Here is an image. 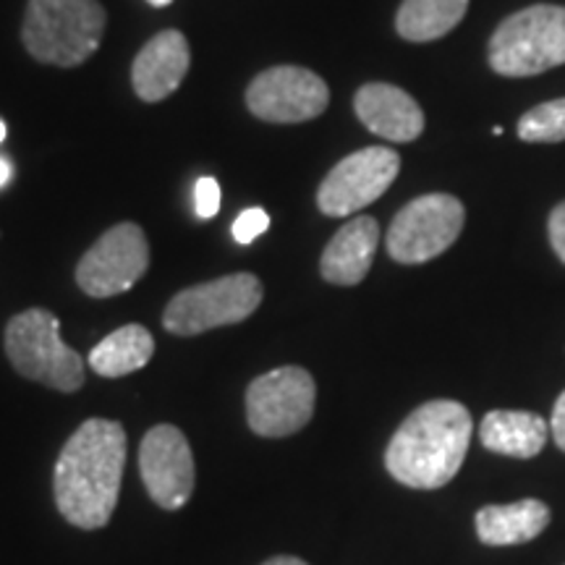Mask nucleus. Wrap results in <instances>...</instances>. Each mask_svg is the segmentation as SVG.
I'll return each mask as SVG.
<instances>
[{"mask_svg": "<svg viewBox=\"0 0 565 565\" xmlns=\"http://www.w3.org/2000/svg\"><path fill=\"white\" fill-rule=\"evenodd\" d=\"M126 463V433L118 422L92 416L63 445L53 471L55 505L68 524L103 529L116 511Z\"/></svg>", "mask_w": 565, "mask_h": 565, "instance_id": "f257e3e1", "label": "nucleus"}, {"mask_svg": "<svg viewBox=\"0 0 565 565\" xmlns=\"http://www.w3.org/2000/svg\"><path fill=\"white\" fill-rule=\"evenodd\" d=\"M475 419L458 401L422 404L401 424L385 450V466L395 482L414 490H437L461 471L469 454Z\"/></svg>", "mask_w": 565, "mask_h": 565, "instance_id": "f03ea898", "label": "nucleus"}, {"mask_svg": "<svg viewBox=\"0 0 565 565\" xmlns=\"http://www.w3.org/2000/svg\"><path fill=\"white\" fill-rule=\"evenodd\" d=\"M108 13L97 0H30L21 42L34 61L76 68L97 53Z\"/></svg>", "mask_w": 565, "mask_h": 565, "instance_id": "7ed1b4c3", "label": "nucleus"}, {"mask_svg": "<svg viewBox=\"0 0 565 565\" xmlns=\"http://www.w3.org/2000/svg\"><path fill=\"white\" fill-rule=\"evenodd\" d=\"M6 356L21 377L61 393L84 385V359L63 343L58 317L47 309H26L6 324Z\"/></svg>", "mask_w": 565, "mask_h": 565, "instance_id": "20e7f679", "label": "nucleus"}, {"mask_svg": "<svg viewBox=\"0 0 565 565\" xmlns=\"http://www.w3.org/2000/svg\"><path fill=\"white\" fill-rule=\"evenodd\" d=\"M563 63V6H529L508 17L490 40V66L500 76H534Z\"/></svg>", "mask_w": 565, "mask_h": 565, "instance_id": "39448f33", "label": "nucleus"}, {"mask_svg": "<svg viewBox=\"0 0 565 565\" xmlns=\"http://www.w3.org/2000/svg\"><path fill=\"white\" fill-rule=\"evenodd\" d=\"M263 280L252 273H233L200 286L183 288L168 301L162 324L173 335H202L207 330L238 324L263 303Z\"/></svg>", "mask_w": 565, "mask_h": 565, "instance_id": "423d86ee", "label": "nucleus"}, {"mask_svg": "<svg viewBox=\"0 0 565 565\" xmlns=\"http://www.w3.org/2000/svg\"><path fill=\"white\" fill-rule=\"evenodd\" d=\"M466 223L461 200L450 194H424L408 202L387 228V254L401 265H422L456 244Z\"/></svg>", "mask_w": 565, "mask_h": 565, "instance_id": "0eeeda50", "label": "nucleus"}, {"mask_svg": "<svg viewBox=\"0 0 565 565\" xmlns=\"http://www.w3.org/2000/svg\"><path fill=\"white\" fill-rule=\"evenodd\" d=\"M317 385L301 366H280L257 377L246 391V422L259 437H288L315 416Z\"/></svg>", "mask_w": 565, "mask_h": 565, "instance_id": "6e6552de", "label": "nucleus"}, {"mask_svg": "<svg viewBox=\"0 0 565 565\" xmlns=\"http://www.w3.org/2000/svg\"><path fill=\"white\" fill-rule=\"evenodd\" d=\"M150 267V244L137 223L113 225L76 265V282L92 299L131 291Z\"/></svg>", "mask_w": 565, "mask_h": 565, "instance_id": "1a4fd4ad", "label": "nucleus"}, {"mask_svg": "<svg viewBox=\"0 0 565 565\" xmlns=\"http://www.w3.org/2000/svg\"><path fill=\"white\" fill-rule=\"evenodd\" d=\"M401 154L391 147H366L343 158L324 175L317 207L328 217H349L380 200L398 179Z\"/></svg>", "mask_w": 565, "mask_h": 565, "instance_id": "9d476101", "label": "nucleus"}, {"mask_svg": "<svg viewBox=\"0 0 565 565\" xmlns=\"http://www.w3.org/2000/svg\"><path fill=\"white\" fill-rule=\"evenodd\" d=\"M328 82L303 66H273L246 89V108L267 124H303L328 110Z\"/></svg>", "mask_w": 565, "mask_h": 565, "instance_id": "9b49d317", "label": "nucleus"}, {"mask_svg": "<svg viewBox=\"0 0 565 565\" xmlns=\"http://www.w3.org/2000/svg\"><path fill=\"white\" fill-rule=\"evenodd\" d=\"M141 482L162 511H179L194 492L196 469L186 435L173 424H158L139 448Z\"/></svg>", "mask_w": 565, "mask_h": 565, "instance_id": "f8f14e48", "label": "nucleus"}, {"mask_svg": "<svg viewBox=\"0 0 565 565\" xmlns=\"http://www.w3.org/2000/svg\"><path fill=\"white\" fill-rule=\"evenodd\" d=\"M192 66V51L179 30H166L141 47L131 66V84L139 100L160 103L171 97Z\"/></svg>", "mask_w": 565, "mask_h": 565, "instance_id": "ddd939ff", "label": "nucleus"}, {"mask_svg": "<svg viewBox=\"0 0 565 565\" xmlns=\"http://www.w3.org/2000/svg\"><path fill=\"white\" fill-rule=\"evenodd\" d=\"M359 121L387 141H414L424 131V113L406 89L395 84H364L353 97Z\"/></svg>", "mask_w": 565, "mask_h": 565, "instance_id": "4468645a", "label": "nucleus"}, {"mask_svg": "<svg viewBox=\"0 0 565 565\" xmlns=\"http://www.w3.org/2000/svg\"><path fill=\"white\" fill-rule=\"evenodd\" d=\"M380 244V223L359 215L330 238L320 259V275L333 286H356L370 273Z\"/></svg>", "mask_w": 565, "mask_h": 565, "instance_id": "2eb2a0df", "label": "nucleus"}, {"mask_svg": "<svg viewBox=\"0 0 565 565\" xmlns=\"http://www.w3.org/2000/svg\"><path fill=\"white\" fill-rule=\"evenodd\" d=\"M479 437H482V445L492 454L508 458H534L545 450L550 422L532 412L498 408V412H490L482 419Z\"/></svg>", "mask_w": 565, "mask_h": 565, "instance_id": "dca6fc26", "label": "nucleus"}, {"mask_svg": "<svg viewBox=\"0 0 565 565\" xmlns=\"http://www.w3.org/2000/svg\"><path fill=\"white\" fill-rule=\"evenodd\" d=\"M550 524V508L526 498L508 505H487L477 513V534L490 547H511L532 542Z\"/></svg>", "mask_w": 565, "mask_h": 565, "instance_id": "f3484780", "label": "nucleus"}, {"mask_svg": "<svg viewBox=\"0 0 565 565\" xmlns=\"http://www.w3.org/2000/svg\"><path fill=\"white\" fill-rule=\"evenodd\" d=\"M154 353V338L145 324H124V328L113 330L105 335L95 349L89 351L87 364L100 377L116 380L126 374L139 372L141 366L150 364Z\"/></svg>", "mask_w": 565, "mask_h": 565, "instance_id": "a211bd4d", "label": "nucleus"}, {"mask_svg": "<svg viewBox=\"0 0 565 565\" xmlns=\"http://www.w3.org/2000/svg\"><path fill=\"white\" fill-rule=\"evenodd\" d=\"M469 11V0H404L395 30L408 42H433L454 32Z\"/></svg>", "mask_w": 565, "mask_h": 565, "instance_id": "6ab92c4d", "label": "nucleus"}, {"mask_svg": "<svg viewBox=\"0 0 565 565\" xmlns=\"http://www.w3.org/2000/svg\"><path fill=\"white\" fill-rule=\"evenodd\" d=\"M519 137L524 141H542V145H550V141H563L565 139V97L561 100H550L536 105L521 116L519 121Z\"/></svg>", "mask_w": 565, "mask_h": 565, "instance_id": "aec40b11", "label": "nucleus"}, {"mask_svg": "<svg viewBox=\"0 0 565 565\" xmlns=\"http://www.w3.org/2000/svg\"><path fill=\"white\" fill-rule=\"evenodd\" d=\"M267 228H270V215H267L263 207L244 210L242 215L236 217V223H233V238H236L238 244H252L257 242Z\"/></svg>", "mask_w": 565, "mask_h": 565, "instance_id": "412c9836", "label": "nucleus"}, {"mask_svg": "<svg viewBox=\"0 0 565 565\" xmlns=\"http://www.w3.org/2000/svg\"><path fill=\"white\" fill-rule=\"evenodd\" d=\"M194 202H196V215L204 217H215L217 210H221V186H217L215 179H200L194 189Z\"/></svg>", "mask_w": 565, "mask_h": 565, "instance_id": "4be33fe9", "label": "nucleus"}, {"mask_svg": "<svg viewBox=\"0 0 565 565\" xmlns=\"http://www.w3.org/2000/svg\"><path fill=\"white\" fill-rule=\"evenodd\" d=\"M547 231H550V244H553L555 254L565 263V202H561L553 210V215H550V223H547Z\"/></svg>", "mask_w": 565, "mask_h": 565, "instance_id": "5701e85b", "label": "nucleus"}, {"mask_svg": "<svg viewBox=\"0 0 565 565\" xmlns=\"http://www.w3.org/2000/svg\"><path fill=\"white\" fill-rule=\"evenodd\" d=\"M550 435H553L557 448L565 450V391L555 401L553 416H550Z\"/></svg>", "mask_w": 565, "mask_h": 565, "instance_id": "b1692460", "label": "nucleus"}, {"mask_svg": "<svg viewBox=\"0 0 565 565\" xmlns=\"http://www.w3.org/2000/svg\"><path fill=\"white\" fill-rule=\"evenodd\" d=\"M263 565H307V563L294 555H278V557H270V561H265Z\"/></svg>", "mask_w": 565, "mask_h": 565, "instance_id": "393cba45", "label": "nucleus"}, {"mask_svg": "<svg viewBox=\"0 0 565 565\" xmlns=\"http://www.w3.org/2000/svg\"><path fill=\"white\" fill-rule=\"evenodd\" d=\"M13 179V168H11V162L6 160V158H0V189L6 186V183H9Z\"/></svg>", "mask_w": 565, "mask_h": 565, "instance_id": "a878e982", "label": "nucleus"}, {"mask_svg": "<svg viewBox=\"0 0 565 565\" xmlns=\"http://www.w3.org/2000/svg\"><path fill=\"white\" fill-rule=\"evenodd\" d=\"M147 3L154 6V9H162V6H171L173 0H147Z\"/></svg>", "mask_w": 565, "mask_h": 565, "instance_id": "bb28decb", "label": "nucleus"}, {"mask_svg": "<svg viewBox=\"0 0 565 565\" xmlns=\"http://www.w3.org/2000/svg\"><path fill=\"white\" fill-rule=\"evenodd\" d=\"M6 134H9V129H6V124H3V121H0V141H3V139H6Z\"/></svg>", "mask_w": 565, "mask_h": 565, "instance_id": "cd10ccee", "label": "nucleus"}]
</instances>
